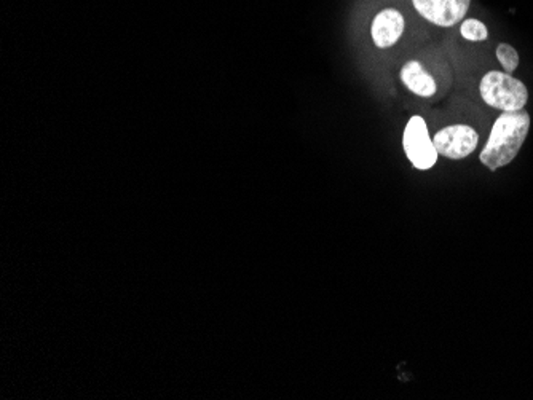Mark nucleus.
Wrapping results in <instances>:
<instances>
[{
	"label": "nucleus",
	"mask_w": 533,
	"mask_h": 400,
	"mask_svg": "<svg viewBox=\"0 0 533 400\" xmlns=\"http://www.w3.org/2000/svg\"><path fill=\"white\" fill-rule=\"evenodd\" d=\"M530 129V115L522 111L503 112L493 123L489 141L479 160L491 171L503 168L516 158Z\"/></svg>",
	"instance_id": "nucleus-1"
},
{
	"label": "nucleus",
	"mask_w": 533,
	"mask_h": 400,
	"mask_svg": "<svg viewBox=\"0 0 533 400\" xmlns=\"http://www.w3.org/2000/svg\"><path fill=\"white\" fill-rule=\"evenodd\" d=\"M479 93L484 103L501 112L522 111L529 101V91L521 81L511 77L508 73H485L479 85Z\"/></svg>",
	"instance_id": "nucleus-2"
},
{
	"label": "nucleus",
	"mask_w": 533,
	"mask_h": 400,
	"mask_svg": "<svg viewBox=\"0 0 533 400\" xmlns=\"http://www.w3.org/2000/svg\"><path fill=\"white\" fill-rule=\"evenodd\" d=\"M405 152L409 161L417 169H431L437 161L436 147L429 139V128L425 120L413 115L409 123L406 125L405 136H403Z\"/></svg>",
	"instance_id": "nucleus-3"
},
{
	"label": "nucleus",
	"mask_w": 533,
	"mask_h": 400,
	"mask_svg": "<svg viewBox=\"0 0 533 400\" xmlns=\"http://www.w3.org/2000/svg\"><path fill=\"white\" fill-rule=\"evenodd\" d=\"M477 142L479 135L467 125H453L439 129L433 137L437 153L451 160H461L468 157L476 150Z\"/></svg>",
	"instance_id": "nucleus-4"
},
{
	"label": "nucleus",
	"mask_w": 533,
	"mask_h": 400,
	"mask_svg": "<svg viewBox=\"0 0 533 400\" xmlns=\"http://www.w3.org/2000/svg\"><path fill=\"white\" fill-rule=\"evenodd\" d=\"M419 15L433 25L451 27L468 13L471 0H413Z\"/></svg>",
	"instance_id": "nucleus-5"
},
{
	"label": "nucleus",
	"mask_w": 533,
	"mask_h": 400,
	"mask_svg": "<svg viewBox=\"0 0 533 400\" xmlns=\"http://www.w3.org/2000/svg\"><path fill=\"white\" fill-rule=\"evenodd\" d=\"M405 18L398 10L387 9L380 12L372 21V39L379 49L395 45L405 33Z\"/></svg>",
	"instance_id": "nucleus-6"
},
{
	"label": "nucleus",
	"mask_w": 533,
	"mask_h": 400,
	"mask_svg": "<svg viewBox=\"0 0 533 400\" xmlns=\"http://www.w3.org/2000/svg\"><path fill=\"white\" fill-rule=\"evenodd\" d=\"M401 81L407 88L421 97L433 96L436 93L435 79L429 75L419 61H409L401 69Z\"/></svg>",
	"instance_id": "nucleus-7"
},
{
	"label": "nucleus",
	"mask_w": 533,
	"mask_h": 400,
	"mask_svg": "<svg viewBox=\"0 0 533 400\" xmlns=\"http://www.w3.org/2000/svg\"><path fill=\"white\" fill-rule=\"evenodd\" d=\"M460 33L463 35V39H467L469 42H484L487 39V35H489L484 23H481L479 19H467V21H463Z\"/></svg>",
	"instance_id": "nucleus-8"
},
{
	"label": "nucleus",
	"mask_w": 533,
	"mask_h": 400,
	"mask_svg": "<svg viewBox=\"0 0 533 400\" xmlns=\"http://www.w3.org/2000/svg\"><path fill=\"white\" fill-rule=\"evenodd\" d=\"M495 53H497V59L500 61V65L506 73H511L513 71H516L517 65H519V53L516 50L508 43H500Z\"/></svg>",
	"instance_id": "nucleus-9"
}]
</instances>
